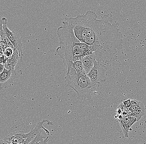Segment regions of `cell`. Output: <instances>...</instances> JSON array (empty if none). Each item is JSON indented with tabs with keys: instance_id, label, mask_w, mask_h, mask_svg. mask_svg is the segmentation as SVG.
Returning a JSON list of instances; mask_svg holds the SVG:
<instances>
[{
	"instance_id": "e0dca14e",
	"label": "cell",
	"mask_w": 146,
	"mask_h": 144,
	"mask_svg": "<svg viewBox=\"0 0 146 144\" xmlns=\"http://www.w3.org/2000/svg\"><path fill=\"white\" fill-rule=\"evenodd\" d=\"M0 46L3 50L6 49L8 48L7 42L5 41H0Z\"/></svg>"
},
{
	"instance_id": "5b68a950",
	"label": "cell",
	"mask_w": 146,
	"mask_h": 144,
	"mask_svg": "<svg viewBox=\"0 0 146 144\" xmlns=\"http://www.w3.org/2000/svg\"><path fill=\"white\" fill-rule=\"evenodd\" d=\"M22 74V72L20 70H15L12 68L8 70L5 67L0 74V89L8 88L13 86L15 80Z\"/></svg>"
},
{
	"instance_id": "5bb4252c",
	"label": "cell",
	"mask_w": 146,
	"mask_h": 144,
	"mask_svg": "<svg viewBox=\"0 0 146 144\" xmlns=\"http://www.w3.org/2000/svg\"><path fill=\"white\" fill-rule=\"evenodd\" d=\"M118 107L121 108V110H122V111H123V114H122L123 116L127 115L128 109L124 105L123 102L120 103V104L118 105Z\"/></svg>"
},
{
	"instance_id": "ffe728a7",
	"label": "cell",
	"mask_w": 146,
	"mask_h": 144,
	"mask_svg": "<svg viewBox=\"0 0 146 144\" xmlns=\"http://www.w3.org/2000/svg\"><path fill=\"white\" fill-rule=\"evenodd\" d=\"M0 144H9L6 140L3 139H0Z\"/></svg>"
},
{
	"instance_id": "2e32d148",
	"label": "cell",
	"mask_w": 146,
	"mask_h": 144,
	"mask_svg": "<svg viewBox=\"0 0 146 144\" xmlns=\"http://www.w3.org/2000/svg\"><path fill=\"white\" fill-rule=\"evenodd\" d=\"M123 103L128 109L130 108L131 104H132L131 99H128L127 100H126L123 101Z\"/></svg>"
},
{
	"instance_id": "8fae6325",
	"label": "cell",
	"mask_w": 146,
	"mask_h": 144,
	"mask_svg": "<svg viewBox=\"0 0 146 144\" xmlns=\"http://www.w3.org/2000/svg\"><path fill=\"white\" fill-rule=\"evenodd\" d=\"M72 67L74 68L77 72H85L83 67L82 60H78L74 62Z\"/></svg>"
},
{
	"instance_id": "3957f363",
	"label": "cell",
	"mask_w": 146,
	"mask_h": 144,
	"mask_svg": "<svg viewBox=\"0 0 146 144\" xmlns=\"http://www.w3.org/2000/svg\"><path fill=\"white\" fill-rule=\"evenodd\" d=\"M64 83L66 87L76 92L77 99L82 101L91 100V93L99 87L92 83L85 72H77L72 67L66 71Z\"/></svg>"
},
{
	"instance_id": "ba28073f",
	"label": "cell",
	"mask_w": 146,
	"mask_h": 144,
	"mask_svg": "<svg viewBox=\"0 0 146 144\" xmlns=\"http://www.w3.org/2000/svg\"><path fill=\"white\" fill-rule=\"evenodd\" d=\"M46 122L48 123L49 125H50V123H52V122L49 121L47 120H42L40 122H38L35 127L32 129L31 131L29 133L24 134L23 138L20 144H29L36 137V136L42 133L41 129L42 128H43L45 131L46 129L43 127V125Z\"/></svg>"
},
{
	"instance_id": "8992f818",
	"label": "cell",
	"mask_w": 146,
	"mask_h": 144,
	"mask_svg": "<svg viewBox=\"0 0 146 144\" xmlns=\"http://www.w3.org/2000/svg\"><path fill=\"white\" fill-rule=\"evenodd\" d=\"M7 23L8 21H7L3 24L4 31L14 47L18 50L21 60H22L23 45L21 37L16 32L10 31L7 27Z\"/></svg>"
},
{
	"instance_id": "52a82bcc",
	"label": "cell",
	"mask_w": 146,
	"mask_h": 144,
	"mask_svg": "<svg viewBox=\"0 0 146 144\" xmlns=\"http://www.w3.org/2000/svg\"><path fill=\"white\" fill-rule=\"evenodd\" d=\"M131 101L132 104L130 108L128 109L127 115L135 117L138 121L145 115V106L142 102L135 99Z\"/></svg>"
},
{
	"instance_id": "7c38bea8",
	"label": "cell",
	"mask_w": 146,
	"mask_h": 144,
	"mask_svg": "<svg viewBox=\"0 0 146 144\" xmlns=\"http://www.w3.org/2000/svg\"><path fill=\"white\" fill-rule=\"evenodd\" d=\"M16 49L15 48L14 49L8 47L6 49L3 50V56L6 59H8L11 58L13 56L15 50Z\"/></svg>"
},
{
	"instance_id": "6da1fadb",
	"label": "cell",
	"mask_w": 146,
	"mask_h": 144,
	"mask_svg": "<svg viewBox=\"0 0 146 144\" xmlns=\"http://www.w3.org/2000/svg\"><path fill=\"white\" fill-rule=\"evenodd\" d=\"M64 21L77 39L92 48L100 64L116 60L117 52L123 48V35L112 15L105 14L98 19L95 13L88 11L85 14L66 18Z\"/></svg>"
},
{
	"instance_id": "7a4b0ae2",
	"label": "cell",
	"mask_w": 146,
	"mask_h": 144,
	"mask_svg": "<svg viewBox=\"0 0 146 144\" xmlns=\"http://www.w3.org/2000/svg\"><path fill=\"white\" fill-rule=\"evenodd\" d=\"M57 34L59 46L56 52L62 60L66 71L72 68L74 62L82 60L85 56L94 53L89 46L82 43L77 39L72 28L65 21L62 25L58 27Z\"/></svg>"
},
{
	"instance_id": "4fadbf2b",
	"label": "cell",
	"mask_w": 146,
	"mask_h": 144,
	"mask_svg": "<svg viewBox=\"0 0 146 144\" xmlns=\"http://www.w3.org/2000/svg\"><path fill=\"white\" fill-rule=\"evenodd\" d=\"M45 137L41 135V133L39 134V135L36 136V137L32 140L31 142V144H38L40 141L44 139Z\"/></svg>"
},
{
	"instance_id": "44dd1931",
	"label": "cell",
	"mask_w": 146,
	"mask_h": 144,
	"mask_svg": "<svg viewBox=\"0 0 146 144\" xmlns=\"http://www.w3.org/2000/svg\"><path fill=\"white\" fill-rule=\"evenodd\" d=\"M5 68L4 64H0V72L1 73L3 71Z\"/></svg>"
},
{
	"instance_id": "ac0fdd59",
	"label": "cell",
	"mask_w": 146,
	"mask_h": 144,
	"mask_svg": "<svg viewBox=\"0 0 146 144\" xmlns=\"http://www.w3.org/2000/svg\"><path fill=\"white\" fill-rule=\"evenodd\" d=\"M48 140H49V137H45L44 139L40 141L38 144H47Z\"/></svg>"
},
{
	"instance_id": "d6986e66",
	"label": "cell",
	"mask_w": 146,
	"mask_h": 144,
	"mask_svg": "<svg viewBox=\"0 0 146 144\" xmlns=\"http://www.w3.org/2000/svg\"><path fill=\"white\" fill-rule=\"evenodd\" d=\"M6 62V59L4 56H0V64H4Z\"/></svg>"
},
{
	"instance_id": "30bf717a",
	"label": "cell",
	"mask_w": 146,
	"mask_h": 144,
	"mask_svg": "<svg viewBox=\"0 0 146 144\" xmlns=\"http://www.w3.org/2000/svg\"><path fill=\"white\" fill-rule=\"evenodd\" d=\"M96 60V56L94 52L85 56L82 59L84 70L87 74L93 68Z\"/></svg>"
},
{
	"instance_id": "9a60e30c",
	"label": "cell",
	"mask_w": 146,
	"mask_h": 144,
	"mask_svg": "<svg viewBox=\"0 0 146 144\" xmlns=\"http://www.w3.org/2000/svg\"><path fill=\"white\" fill-rule=\"evenodd\" d=\"M7 21V19L5 17L2 18L1 19H0V36H1L2 32L3 31V24Z\"/></svg>"
},
{
	"instance_id": "7402d4cb",
	"label": "cell",
	"mask_w": 146,
	"mask_h": 144,
	"mask_svg": "<svg viewBox=\"0 0 146 144\" xmlns=\"http://www.w3.org/2000/svg\"><path fill=\"white\" fill-rule=\"evenodd\" d=\"M0 74H1V72H0Z\"/></svg>"
},
{
	"instance_id": "9c48e42d",
	"label": "cell",
	"mask_w": 146,
	"mask_h": 144,
	"mask_svg": "<svg viewBox=\"0 0 146 144\" xmlns=\"http://www.w3.org/2000/svg\"><path fill=\"white\" fill-rule=\"evenodd\" d=\"M117 120L119 122L125 137H128L129 131L130 127L136 122H137V118L133 116L126 115L123 116L122 118L117 119Z\"/></svg>"
},
{
	"instance_id": "277c9868",
	"label": "cell",
	"mask_w": 146,
	"mask_h": 144,
	"mask_svg": "<svg viewBox=\"0 0 146 144\" xmlns=\"http://www.w3.org/2000/svg\"><path fill=\"white\" fill-rule=\"evenodd\" d=\"M107 70V68L106 66L100 64L96 60L94 67L87 75L94 85L99 86L100 83L104 82L106 80V72Z\"/></svg>"
}]
</instances>
